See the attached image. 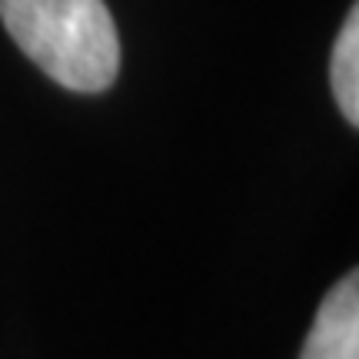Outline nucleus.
I'll return each mask as SVG.
<instances>
[{
  "label": "nucleus",
  "instance_id": "obj_1",
  "mask_svg": "<svg viewBox=\"0 0 359 359\" xmlns=\"http://www.w3.org/2000/svg\"><path fill=\"white\" fill-rule=\"evenodd\" d=\"M0 20L34 64L77 93H100L120 70L107 0H0Z\"/></svg>",
  "mask_w": 359,
  "mask_h": 359
},
{
  "label": "nucleus",
  "instance_id": "obj_2",
  "mask_svg": "<svg viewBox=\"0 0 359 359\" xmlns=\"http://www.w3.org/2000/svg\"><path fill=\"white\" fill-rule=\"evenodd\" d=\"M299 359H359V276L346 273L326 293Z\"/></svg>",
  "mask_w": 359,
  "mask_h": 359
},
{
  "label": "nucleus",
  "instance_id": "obj_3",
  "mask_svg": "<svg viewBox=\"0 0 359 359\" xmlns=\"http://www.w3.org/2000/svg\"><path fill=\"white\" fill-rule=\"evenodd\" d=\"M330 83L339 110L349 123H359V7H353L346 24L336 37L333 60H330Z\"/></svg>",
  "mask_w": 359,
  "mask_h": 359
}]
</instances>
